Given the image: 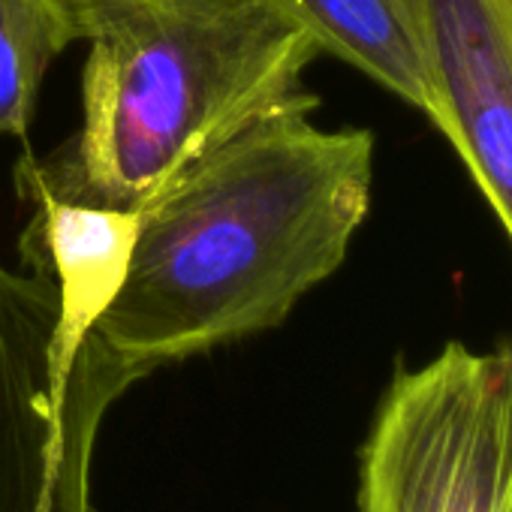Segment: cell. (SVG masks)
<instances>
[{
  "mask_svg": "<svg viewBox=\"0 0 512 512\" xmlns=\"http://www.w3.org/2000/svg\"><path fill=\"white\" fill-rule=\"evenodd\" d=\"M142 377L97 332L64 344L58 284L43 266L0 269V512H94L100 425Z\"/></svg>",
  "mask_w": 512,
  "mask_h": 512,
  "instance_id": "3",
  "label": "cell"
},
{
  "mask_svg": "<svg viewBox=\"0 0 512 512\" xmlns=\"http://www.w3.org/2000/svg\"><path fill=\"white\" fill-rule=\"evenodd\" d=\"M323 55L362 70L404 103L437 112L416 0H278Z\"/></svg>",
  "mask_w": 512,
  "mask_h": 512,
  "instance_id": "7",
  "label": "cell"
},
{
  "mask_svg": "<svg viewBox=\"0 0 512 512\" xmlns=\"http://www.w3.org/2000/svg\"><path fill=\"white\" fill-rule=\"evenodd\" d=\"M359 512H512V341L398 368L359 452Z\"/></svg>",
  "mask_w": 512,
  "mask_h": 512,
  "instance_id": "4",
  "label": "cell"
},
{
  "mask_svg": "<svg viewBox=\"0 0 512 512\" xmlns=\"http://www.w3.org/2000/svg\"><path fill=\"white\" fill-rule=\"evenodd\" d=\"M434 127L512 238V0H416Z\"/></svg>",
  "mask_w": 512,
  "mask_h": 512,
  "instance_id": "5",
  "label": "cell"
},
{
  "mask_svg": "<svg viewBox=\"0 0 512 512\" xmlns=\"http://www.w3.org/2000/svg\"><path fill=\"white\" fill-rule=\"evenodd\" d=\"M139 229V214L73 205L58 199L34 202L22 232L28 266H43L61 299V335L70 347L94 329L97 317L118 296Z\"/></svg>",
  "mask_w": 512,
  "mask_h": 512,
  "instance_id": "6",
  "label": "cell"
},
{
  "mask_svg": "<svg viewBox=\"0 0 512 512\" xmlns=\"http://www.w3.org/2000/svg\"><path fill=\"white\" fill-rule=\"evenodd\" d=\"M82 73V130L22 154L25 202L139 214L175 175L266 115L317 109L302 82L323 55L278 0H67Z\"/></svg>",
  "mask_w": 512,
  "mask_h": 512,
  "instance_id": "2",
  "label": "cell"
},
{
  "mask_svg": "<svg viewBox=\"0 0 512 512\" xmlns=\"http://www.w3.org/2000/svg\"><path fill=\"white\" fill-rule=\"evenodd\" d=\"M70 43L67 0H0V136L28 139L40 85Z\"/></svg>",
  "mask_w": 512,
  "mask_h": 512,
  "instance_id": "8",
  "label": "cell"
},
{
  "mask_svg": "<svg viewBox=\"0 0 512 512\" xmlns=\"http://www.w3.org/2000/svg\"><path fill=\"white\" fill-rule=\"evenodd\" d=\"M314 109L253 121L142 211L127 278L97 338L148 374L281 326L341 269L371 208L374 133Z\"/></svg>",
  "mask_w": 512,
  "mask_h": 512,
  "instance_id": "1",
  "label": "cell"
}]
</instances>
